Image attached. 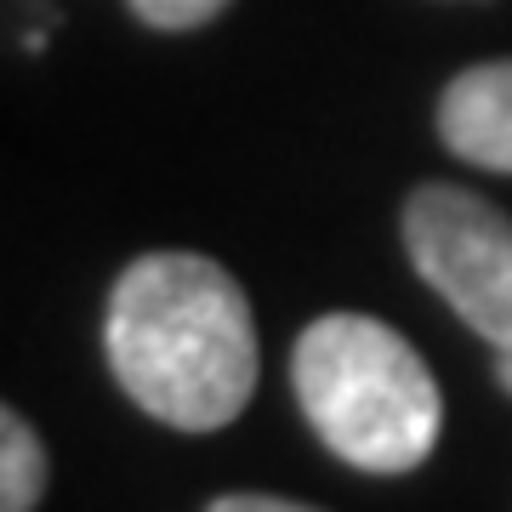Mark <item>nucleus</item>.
<instances>
[{"label":"nucleus","mask_w":512,"mask_h":512,"mask_svg":"<svg viewBox=\"0 0 512 512\" xmlns=\"http://www.w3.org/2000/svg\"><path fill=\"white\" fill-rule=\"evenodd\" d=\"M103 348L120 387L165 427L211 433L251 404V302L211 256H137L109 291Z\"/></svg>","instance_id":"nucleus-1"},{"label":"nucleus","mask_w":512,"mask_h":512,"mask_svg":"<svg viewBox=\"0 0 512 512\" xmlns=\"http://www.w3.org/2000/svg\"><path fill=\"white\" fill-rule=\"evenodd\" d=\"M495 370H501V387H507V393H512V348L501 353V359H495Z\"/></svg>","instance_id":"nucleus-8"},{"label":"nucleus","mask_w":512,"mask_h":512,"mask_svg":"<svg viewBox=\"0 0 512 512\" xmlns=\"http://www.w3.org/2000/svg\"><path fill=\"white\" fill-rule=\"evenodd\" d=\"M205 512H319V507H302V501H285V495H217Z\"/></svg>","instance_id":"nucleus-7"},{"label":"nucleus","mask_w":512,"mask_h":512,"mask_svg":"<svg viewBox=\"0 0 512 512\" xmlns=\"http://www.w3.org/2000/svg\"><path fill=\"white\" fill-rule=\"evenodd\" d=\"M291 387L330 456L365 473H410L433 456L444 399L433 370L370 313H319L291 348Z\"/></svg>","instance_id":"nucleus-2"},{"label":"nucleus","mask_w":512,"mask_h":512,"mask_svg":"<svg viewBox=\"0 0 512 512\" xmlns=\"http://www.w3.org/2000/svg\"><path fill=\"white\" fill-rule=\"evenodd\" d=\"M46 495V450L18 410L0 416V512H35Z\"/></svg>","instance_id":"nucleus-5"},{"label":"nucleus","mask_w":512,"mask_h":512,"mask_svg":"<svg viewBox=\"0 0 512 512\" xmlns=\"http://www.w3.org/2000/svg\"><path fill=\"white\" fill-rule=\"evenodd\" d=\"M439 137L456 160L512 177V63H478L444 86Z\"/></svg>","instance_id":"nucleus-4"},{"label":"nucleus","mask_w":512,"mask_h":512,"mask_svg":"<svg viewBox=\"0 0 512 512\" xmlns=\"http://www.w3.org/2000/svg\"><path fill=\"white\" fill-rule=\"evenodd\" d=\"M228 6V0H131V12L148 23V29H200V23H211Z\"/></svg>","instance_id":"nucleus-6"},{"label":"nucleus","mask_w":512,"mask_h":512,"mask_svg":"<svg viewBox=\"0 0 512 512\" xmlns=\"http://www.w3.org/2000/svg\"><path fill=\"white\" fill-rule=\"evenodd\" d=\"M404 251L416 274L490 342L512 348V217L473 188L421 183L404 205Z\"/></svg>","instance_id":"nucleus-3"}]
</instances>
